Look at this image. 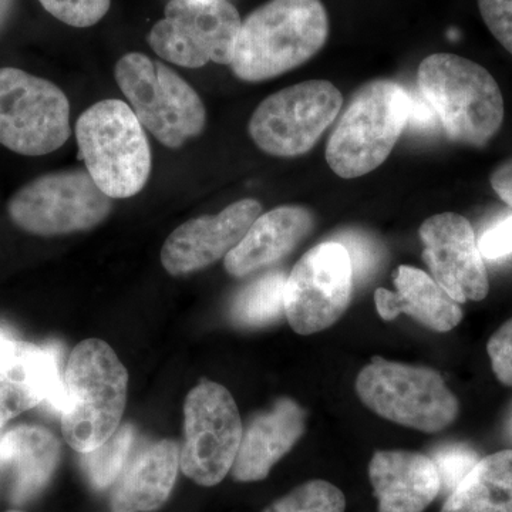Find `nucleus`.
Returning a JSON list of instances; mask_svg holds the SVG:
<instances>
[{
    "instance_id": "21",
    "label": "nucleus",
    "mask_w": 512,
    "mask_h": 512,
    "mask_svg": "<svg viewBox=\"0 0 512 512\" xmlns=\"http://www.w3.org/2000/svg\"><path fill=\"white\" fill-rule=\"evenodd\" d=\"M180 468V447L173 440L148 444L131 458L110 494L113 512H151L163 507Z\"/></svg>"
},
{
    "instance_id": "29",
    "label": "nucleus",
    "mask_w": 512,
    "mask_h": 512,
    "mask_svg": "<svg viewBox=\"0 0 512 512\" xmlns=\"http://www.w3.org/2000/svg\"><path fill=\"white\" fill-rule=\"evenodd\" d=\"M333 241L348 249L353 266V278L362 282L375 275L382 262V249L377 247L375 239L366 237L362 232L346 231Z\"/></svg>"
},
{
    "instance_id": "17",
    "label": "nucleus",
    "mask_w": 512,
    "mask_h": 512,
    "mask_svg": "<svg viewBox=\"0 0 512 512\" xmlns=\"http://www.w3.org/2000/svg\"><path fill=\"white\" fill-rule=\"evenodd\" d=\"M305 427V410L288 397L279 399L269 412L258 414L245 427L232 478L239 483L265 480L275 464L295 447Z\"/></svg>"
},
{
    "instance_id": "13",
    "label": "nucleus",
    "mask_w": 512,
    "mask_h": 512,
    "mask_svg": "<svg viewBox=\"0 0 512 512\" xmlns=\"http://www.w3.org/2000/svg\"><path fill=\"white\" fill-rule=\"evenodd\" d=\"M353 266L348 249L336 241L316 245L286 278L285 315L299 335L330 328L352 301Z\"/></svg>"
},
{
    "instance_id": "7",
    "label": "nucleus",
    "mask_w": 512,
    "mask_h": 512,
    "mask_svg": "<svg viewBox=\"0 0 512 512\" xmlns=\"http://www.w3.org/2000/svg\"><path fill=\"white\" fill-rule=\"evenodd\" d=\"M356 392L372 412L400 426L439 433L456 421L460 404L430 367L373 357L356 379Z\"/></svg>"
},
{
    "instance_id": "19",
    "label": "nucleus",
    "mask_w": 512,
    "mask_h": 512,
    "mask_svg": "<svg viewBox=\"0 0 512 512\" xmlns=\"http://www.w3.org/2000/svg\"><path fill=\"white\" fill-rule=\"evenodd\" d=\"M315 218L308 208L284 205L256 218L237 247L224 258L235 278L255 274L276 264L311 234Z\"/></svg>"
},
{
    "instance_id": "12",
    "label": "nucleus",
    "mask_w": 512,
    "mask_h": 512,
    "mask_svg": "<svg viewBox=\"0 0 512 512\" xmlns=\"http://www.w3.org/2000/svg\"><path fill=\"white\" fill-rule=\"evenodd\" d=\"M241 23L228 0H170L148 45L161 59L188 69L210 62L229 66Z\"/></svg>"
},
{
    "instance_id": "28",
    "label": "nucleus",
    "mask_w": 512,
    "mask_h": 512,
    "mask_svg": "<svg viewBox=\"0 0 512 512\" xmlns=\"http://www.w3.org/2000/svg\"><path fill=\"white\" fill-rule=\"evenodd\" d=\"M47 13L73 26L90 28L99 23L110 10L111 0H39Z\"/></svg>"
},
{
    "instance_id": "32",
    "label": "nucleus",
    "mask_w": 512,
    "mask_h": 512,
    "mask_svg": "<svg viewBox=\"0 0 512 512\" xmlns=\"http://www.w3.org/2000/svg\"><path fill=\"white\" fill-rule=\"evenodd\" d=\"M477 242L481 256L490 261L512 255V214L491 225Z\"/></svg>"
},
{
    "instance_id": "37",
    "label": "nucleus",
    "mask_w": 512,
    "mask_h": 512,
    "mask_svg": "<svg viewBox=\"0 0 512 512\" xmlns=\"http://www.w3.org/2000/svg\"><path fill=\"white\" fill-rule=\"evenodd\" d=\"M511 431H512V423H511Z\"/></svg>"
},
{
    "instance_id": "26",
    "label": "nucleus",
    "mask_w": 512,
    "mask_h": 512,
    "mask_svg": "<svg viewBox=\"0 0 512 512\" xmlns=\"http://www.w3.org/2000/svg\"><path fill=\"white\" fill-rule=\"evenodd\" d=\"M346 497L325 480L303 483L262 512H345Z\"/></svg>"
},
{
    "instance_id": "9",
    "label": "nucleus",
    "mask_w": 512,
    "mask_h": 512,
    "mask_svg": "<svg viewBox=\"0 0 512 512\" xmlns=\"http://www.w3.org/2000/svg\"><path fill=\"white\" fill-rule=\"evenodd\" d=\"M70 103L60 87L16 67H0V144L42 157L69 140Z\"/></svg>"
},
{
    "instance_id": "16",
    "label": "nucleus",
    "mask_w": 512,
    "mask_h": 512,
    "mask_svg": "<svg viewBox=\"0 0 512 512\" xmlns=\"http://www.w3.org/2000/svg\"><path fill=\"white\" fill-rule=\"evenodd\" d=\"M261 212V202L247 198L214 217L204 215L185 222L164 242L161 264L174 276L207 268L237 247Z\"/></svg>"
},
{
    "instance_id": "20",
    "label": "nucleus",
    "mask_w": 512,
    "mask_h": 512,
    "mask_svg": "<svg viewBox=\"0 0 512 512\" xmlns=\"http://www.w3.org/2000/svg\"><path fill=\"white\" fill-rule=\"evenodd\" d=\"M60 443L40 426H16L0 436V471L10 480V500L20 505L36 498L55 476Z\"/></svg>"
},
{
    "instance_id": "15",
    "label": "nucleus",
    "mask_w": 512,
    "mask_h": 512,
    "mask_svg": "<svg viewBox=\"0 0 512 512\" xmlns=\"http://www.w3.org/2000/svg\"><path fill=\"white\" fill-rule=\"evenodd\" d=\"M57 348H37L0 333V429L46 402L62 413L63 376Z\"/></svg>"
},
{
    "instance_id": "5",
    "label": "nucleus",
    "mask_w": 512,
    "mask_h": 512,
    "mask_svg": "<svg viewBox=\"0 0 512 512\" xmlns=\"http://www.w3.org/2000/svg\"><path fill=\"white\" fill-rule=\"evenodd\" d=\"M80 156L94 183L113 200L130 198L146 187L151 150L144 127L127 103L103 100L76 123Z\"/></svg>"
},
{
    "instance_id": "10",
    "label": "nucleus",
    "mask_w": 512,
    "mask_h": 512,
    "mask_svg": "<svg viewBox=\"0 0 512 512\" xmlns=\"http://www.w3.org/2000/svg\"><path fill=\"white\" fill-rule=\"evenodd\" d=\"M343 96L328 80H309L266 97L249 120V136L269 156H303L338 119Z\"/></svg>"
},
{
    "instance_id": "14",
    "label": "nucleus",
    "mask_w": 512,
    "mask_h": 512,
    "mask_svg": "<svg viewBox=\"0 0 512 512\" xmlns=\"http://www.w3.org/2000/svg\"><path fill=\"white\" fill-rule=\"evenodd\" d=\"M423 259L457 303L480 302L490 291L487 269L470 221L454 212L433 215L419 229Z\"/></svg>"
},
{
    "instance_id": "25",
    "label": "nucleus",
    "mask_w": 512,
    "mask_h": 512,
    "mask_svg": "<svg viewBox=\"0 0 512 512\" xmlns=\"http://www.w3.org/2000/svg\"><path fill=\"white\" fill-rule=\"evenodd\" d=\"M136 431L131 424L117 429L106 443L83 454L82 466L87 480L96 490H104L116 483L126 466Z\"/></svg>"
},
{
    "instance_id": "3",
    "label": "nucleus",
    "mask_w": 512,
    "mask_h": 512,
    "mask_svg": "<svg viewBox=\"0 0 512 512\" xmlns=\"http://www.w3.org/2000/svg\"><path fill=\"white\" fill-rule=\"evenodd\" d=\"M417 82L451 141L483 147L503 126V93L481 64L436 53L421 62Z\"/></svg>"
},
{
    "instance_id": "22",
    "label": "nucleus",
    "mask_w": 512,
    "mask_h": 512,
    "mask_svg": "<svg viewBox=\"0 0 512 512\" xmlns=\"http://www.w3.org/2000/svg\"><path fill=\"white\" fill-rule=\"evenodd\" d=\"M396 291L379 288L375 292L377 312L384 320L409 315L424 328L434 332H450L463 319L460 303L429 274L414 266L402 265L394 271Z\"/></svg>"
},
{
    "instance_id": "2",
    "label": "nucleus",
    "mask_w": 512,
    "mask_h": 512,
    "mask_svg": "<svg viewBox=\"0 0 512 512\" xmlns=\"http://www.w3.org/2000/svg\"><path fill=\"white\" fill-rule=\"evenodd\" d=\"M128 373L104 340L87 339L73 349L64 370L62 433L77 453H90L121 426Z\"/></svg>"
},
{
    "instance_id": "24",
    "label": "nucleus",
    "mask_w": 512,
    "mask_h": 512,
    "mask_svg": "<svg viewBox=\"0 0 512 512\" xmlns=\"http://www.w3.org/2000/svg\"><path fill=\"white\" fill-rule=\"evenodd\" d=\"M284 272H268L241 289L231 305V319L242 328H261L285 313Z\"/></svg>"
},
{
    "instance_id": "30",
    "label": "nucleus",
    "mask_w": 512,
    "mask_h": 512,
    "mask_svg": "<svg viewBox=\"0 0 512 512\" xmlns=\"http://www.w3.org/2000/svg\"><path fill=\"white\" fill-rule=\"evenodd\" d=\"M491 35L512 55V0H477Z\"/></svg>"
},
{
    "instance_id": "18",
    "label": "nucleus",
    "mask_w": 512,
    "mask_h": 512,
    "mask_svg": "<svg viewBox=\"0 0 512 512\" xmlns=\"http://www.w3.org/2000/svg\"><path fill=\"white\" fill-rule=\"evenodd\" d=\"M369 478L379 512H423L441 493L436 464L417 451H377Z\"/></svg>"
},
{
    "instance_id": "35",
    "label": "nucleus",
    "mask_w": 512,
    "mask_h": 512,
    "mask_svg": "<svg viewBox=\"0 0 512 512\" xmlns=\"http://www.w3.org/2000/svg\"><path fill=\"white\" fill-rule=\"evenodd\" d=\"M16 0H0V30L8 23L12 10L15 8Z\"/></svg>"
},
{
    "instance_id": "27",
    "label": "nucleus",
    "mask_w": 512,
    "mask_h": 512,
    "mask_svg": "<svg viewBox=\"0 0 512 512\" xmlns=\"http://www.w3.org/2000/svg\"><path fill=\"white\" fill-rule=\"evenodd\" d=\"M431 460L439 471L441 493L444 491L448 495L473 470L480 458L466 444L453 443L437 447L431 454Z\"/></svg>"
},
{
    "instance_id": "36",
    "label": "nucleus",
    "mask_w": 512,
    "mask_h": 512,
    "mask_svg": "<svg viewBox=\"0 0 512 512\" xmlns=\"http://www.w3.org/2000/svg\"><path fill=\"white\" fill-rule=\"evenodd\" d=\"M8 512H22V511L12 510V511H8Z\"/></svg>"
},
{
    "instance_id": "33",
    "label": "nucleus",
    "mask_w": 512,
    "mask_h": 512,
    "mask_svg": "<svg viewBox=\"0 0 512 512\" xmlns=\"http://www.w3.org/2000/svg\"><path fill=\"white\" fill-rule=\"evenodd\" d=\"M490 183L498 197L512 207V158L495 168Z\"/></svg>"
},
{
    "instance_id": "4",
    "label": "nucleus",
    "mask_w": 512,
    "mask_h": 512,
    "mask_svg": "<svg viewBox=\"0 0 512 512\" xmlns=\"http://www.w3.org/2000/svg\"><path fill=\"white\" fill-rule=\"evenodd\" d=\"M412 94L392 80L360 87L340 117L326 147L330 170L353 180L379 168L409 126Z\"/></svg>"
},
{
    "instance_id": "1",
    "label": "nucleus",
    "mask_w": 512,
    "mask_h": 512,
    "mask_svg": "<svg viewBox=\"0 0 512 512\" xmlns=\"http://www.w3.org/2000/svg\"><path fill=\"white\" fill-rule=\"evenodd\" d=\"M328 37L322 0H268L242 20L229 66L242 82H265L318 55Z\"/></svg>"
},
{
    "instance_id": "23",
    "label": "nucleus",
    "mask_w": 512,
    "mask_h": 512,
    "mask_svg": "<svg viewBox=\"0 0 512 512\" xmlns=\"http://www.w3.org/2000/svg\"><path fill=\"white\" fill-rule=\"evenodd\" d=\"M441 512H512V450L480 458Z\"/></svg>"
},
{
    "instance_id": "34",
    "label": "nucleus",
    "mask_w": 512,
    "mask_h": 512,
    "mask_svg": "<svg viewBox=\"0 0 512 512\" xmlns=\"http://www.w3.org/2000/svg\"><path fill=\"white\" fill-rule=\"evenodd\" d=\"M436 114L429 106L423 96L420 94V99L412 96V110H410L409 124H414L416 127L429 128L437 123Z\"/></svg>"
},
{
    "instance_id": "31",
    "label": "nucleus",
    "mask_w": 512,
    "mask_h": 512,
    "mask_svg": "<svg viewBox=\"0 0 512 512\" xmlns=\"http://www.w3.org/2000/svg\"><path fill=\"white\" fill-rule=\"evenodd\" d=\"M487 350L497 379L512 386V319L491 336Z\"/></svg>"
},
{
    "instance_id": "8",
    "label": "nucleus",
    "mask_w": 512,
    "mask_h": 512,
    "mask_svg": "<svg viewBox=\"0 0 512 512\" xmlns=\"http://www.w3.org/2000/svg\"><path fill=\"white\" fill-rule=\"evenodd\" d=\"M10 221L37 237H56L87 231L101 224L113 210L84 168L40 175L20 187L6 205Z\"/></svg>"
},
{
    "instance_id": "6",
    "label": "nucleus",
    "mask_w": 512,
    "mask_h": 512,
    "mask_svg": "<svg viewBox=\"0 0 512 512\" xmlns=\"http://www.w3.org/2000/svg\"><path fill=\"white\" fill-rule=\"evenodd\" d=\"M114 76L141 126L163 146H184L204 131L207 111L201 97L164 63L127 53L117 62Z\"/></svg>"
},
{
    "instance_id": "11",
    "label": "nucleus",
    "mask_w": 512,
    "mask_h": 512,
    "mask_svg": "<svg viewBox=\"0 0 512 512\" xmlns=\"http://www.w3.org/2000/svg\"><path fill=\"white\" fill-rule=\"evenodd\" d=\"M241 416L227 387L202 380L184 404V443L180 467L202 487L220 484L234 467L241 444Z\"/></svg>"
}]
</instances>
